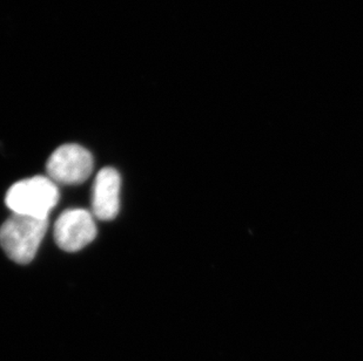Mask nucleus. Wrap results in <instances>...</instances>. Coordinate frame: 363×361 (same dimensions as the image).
<instances>
[{
  "mask_svg": "<svg viewBox=\"0 0 363 361\" xmlns=\"http://www.w3.org/2000/svg\"><path fill=\"white\" fill-rule=\"evenodd\" d=\"M59 189L55 182L45 176L19 180L7 191L5 203L17 215L48 218L58 205Z\"/></svg>",
  "mask_w": 363,
  "mask_h": 361,
  "instance_id": "f03ea898",
  "label": "nucleus"
},
{
  "mask_svg": "<svg viewBox=\"0 0 363 361\" xmlns=\"http://www.w3.org/2000/svg\"><path fill=\"white\" fill-rule=\"evenodd\" d=\"M96 225L92 212L85 209H69L55 222V241L67 253H76L96 239Z\"/></svg>",
  "mask_w": 363,
  "mask_h": 361,
  "instance_id": "20e7f679",
  "label": "nucleus"
},
{
  "mask_svg": "<svg viewBox=\"0 0 363 361\" xmlns=\"http://www.w3.org/2000/svg\"><path fill=\"white\" fill-rule=\"evenodd\" d=\"M48 228V218L13 214L0 228V246L13 262L28 264L35 258Z\"/></svg>",
  "mask_w": 363,
  "mask_h": 361,
  "instance_id": "f257e3e1",
  "label": "nucleus"
},
{
  "mask_svg": "<svg viewBox=\"0 0 363 361\" xmlns=\"http://www.w3.org/2000/svg\"><path fill=\"white\" fill-rule=\"evenodd\" d=\"M121 175L114 168H104L98 173L93 185V215L98 219L112 221L121 208Z\"/></svg>",
  "mask_w": 363,
  "mask_h": 361,
  "instance_id": "39448f33",
  "label": "nucleus"
},
{
  "mask_svg": "<svg viewBox=\"0 0 363 361\" xmlns=\"http://www.w3.org/2000/svg\"><path fill=\"white\" fill-rule=\"evenodd\" d=\"M46 171L53 182L82 183L92 174V154L79 144H64L50 156Z\"/></svg>",
  "mask_w": 363,
  "mask_h": 361,
  "instance_id": "7ed1b4c3",
  "label": "nucleus"
}]
</instances>
